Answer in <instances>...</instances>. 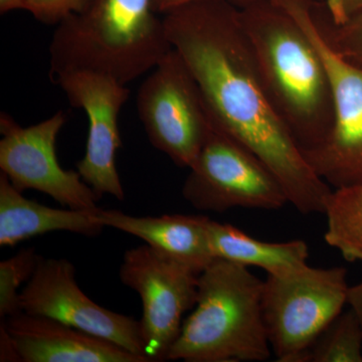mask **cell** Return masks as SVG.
<instances>
[{
    "label": "cell",
    "instance_id": "6da1fadb",
    "mask_svg": "<svg viewBox=\"0 0 362 362\" xmlns=\"http://www.w3.org/2000/svg\"><path fill=\"white\" fill-rule=\"evenodd\" d=\"M166 35L201 92L211 122L270 169L299 213L322 214L332 192L302 153L264 84L230 0H195L163 14Z\"/></svg>",
    "mask_w": 362,
    "mask_h": 362
},
{
    "label": "cell",
    "instance_id": "7a4b0ae2",
    "mask_svg": "<svg viewBox=\"0 0 362 362\" xmlns=\"http://www.w3.org/2000/svg\"><path fill=\"white\" fill-rule=\"evenodd\" d=\"M235 4L274 106L302 153L315 148L329 135L334 120L322 57L303 28L274 0Z\"/></svg>",
    "mask_w": 362,
    "mask_h": 362
},
{
    "label": "cell",
    "instance_id": "3957f363",
    "mask_svg": "<svg viewBox=\"0 0 362 362\" xmlns=\"http://www.w3.org/2000/svg\"><path fill=\"white\" fill-rule=\"evenodd\" d=\"M154 0H94L56 25L49 75L92 70L128 85L156 68L173 49Z\"/></svg>",
    "mask_w": 362,
    "mask_h": 362
},
{
    "label": "cell",
    "instance_id": "277c9868",
    "mask_svg": "<svg viewBox=\"0 0 362 362\" xmlns=\"http://www.w3.org/2000/svg\"><path fill=\"white\" fill-rule=\"evenodd\" d=\"M264 281L247 267L214 259L199 275L197 303L168 361L249 362L270 358L262 309Z\"/></svg>",
    "mask_w": 362,
    "mask_h": 362
},
{
    "label": "cell",
    "instance_id": "5b68a950",
    "mask_svg": "<svg viewBox=\"0 0 362 362\" xmlns=\"http://www.w3.org/2000/svg\"><path fill=\"white\" fill-rule=\"evenodd\" d=\"M343 267L312 268L272 275L264 281L262 309L272 351L279 362H309L322 331L347 304Z\"/></svg>",
    "mask_w": 362,
    "mask_h": 362
},
{
    "label": "cell",
    "instance_id": "8992f818",
    "mask_svg": "<svg viewBox=\"0 0 362 362\" xmlns=\"http://www.w3.org/2000/svg\"><path fill=\"white\" fill-rule=\"evenodd\" d=\"M303 28L329 74L334 120L329 135L303 156L333 188L362 185V66L342 58L328 44L314 13L315 0H274Z\"/></svg>",
    "mask_w": 362,
    "mask_h": 362
},
{
    "label": "cell",
    "instance_id": "52a82bcc",
    "mask_svg": "<svg viewBox=\"0 0 362 362\" xmlns=\"http://www.w3.org/2000/svg\"><path fill=\"white\" fill-rule=\"evenodd\" d=\"M188 169L182 195L199 211L223 214L238 207L273 211L289 204L270 169L213 122L197 160Z\"/></svg>",
    "mask_w": 362,
    "mask_h": 362
},
{
    "label": "cell",
    "instance_id": "ba28073f",
    "mask_svg": "<svg viewBox=\"0 0 362 362\" xmlns=\"http://www.w3.org/2000/svg\"><path fill=\"white\" fill-rule=\"evenodd\" d=\"M137 111L150 143L180 168L197 160L211 127L201 92L175 49L144 78Z\"/></svg>",
    "mask_w": 362,
    "mask_h": 362
},
{
    "label": "cell",
    "instance_id": "9c48e42d",
    "mask_svg": "<svg viewBox=\"0 0 362 362\" xmlns=\"http://www.w3.org/2000/svg\"><path fill=\"white\" fill-rule=\"evenodd\" d=\"M199 275L148 245L124 254L120 279L141 298L139 322L145 356L150 361H168L180 335L182 316L197 303Z\"/></svg>",
    "mask_w": 362,
    "mask_h": 362
},
{
    "label": "cell",
    "instance_id": "30bf717a",
    "mask_svg": "<svg viewBox=\"0 0 362 362\" xmlns=\"http://www.w3.org/2000/svg\"><path fill=\"white\" fill-rule=\"evenodd\" d=\"M66 123L63 111L42 122L23 127L9 115H0V169L20 192L37 190L62 206L96 211V192L78 171L66 170L59 163L56 143Z\"/></svg>",
    "mask_w": 362,
    "mask_h": 362
},
{
    "label": "cell",
    "instance_id": "8fae6325",
    "mask_svg": "<svg viewBox=\"0 0 362 362\" xmlns=\"http://www.w3.org/2000/svg\"><path fill=\"white\" fill-rule=\"evenodd\" d=\"M52 78L71 106L87 115L89 132L85 156L77 163L78 173L99 199L110 194L123 201L125 194L116 156L122 146L119 116L129 99V88L110 75L92 70L63 71Z\"/></svg>",
    "mask_w": 362,
    "mask_h": 362
},
{
    "label": "cell",
    "instance_id": "7c38bea8",
    "mask_svg": "<svg viewBox=\"0 0 362 362\" xmlns=\"http://www.w3.org/2000/svg\"><path fill=\"white\" fill-rule=\"evenodd\" d=\"M20 303L25 313L49 317L149 359L145 356L139 321L92 301L78 287L75 267L68 259L40 256L21 292Z\"/></svg>",
    "mask_w": 362,
    "mask_h": 362
},
{
    "label": "cell",
    "instance_id": "4fadbf2b",
    "mask_svg": "<svg viewBox=\"0 0 362 362\" xmlns=\"http://www.w3.org/2000/svg\"><path fill=\"white\" fill-rule=\"evenodd\" d=\"M25 362H150L115 343L21 311L2 325Z\"/></svg>",
    "mask_w": 362,
    "mask_h": 362
},
{
    "label": "cell",
    "instance_id": "5bb4252c",
    "mask_svg": "<svg viewBox=\"0 0 362 362\" xmlns=\"http://www.w3.org/2000/svg\"><path fill=\"white\" fill-rule=\"evenodd\" d=\"M106 226L139 238L157 251L201 274L214 258L209 246V218L192 214L133 216L117 209H98Z\"/></svg>",
    "mask_w": 362,
    "mask_h": 362
},
{
    "label": "cell",
    "instance_id": "9a60e30c",
    "mask_svg": "<svg viewBox=\"0 0 362 362\" xmlns=\"http://www.w3.org/2000/svg\"><path fill=\"white\" fill-rule=\"evenodd\" d=\"M96 211L54 209L28 199L0 173V247L59 230L94 237L105 228Z\"/></svg>",
    "mask_w": 362,
    "mask_h": 362
},
{
    "label": "cell",
    "instance_id": "2e32d148",
    "mask_svg": "<svg viewBox=\"0 0 362 362\" xmlns=\"http://www.w3.org/2000/svg\"><path fill=\"white\" fill-rule=\"evenodd\" d=\"M207 230L214 259H223L246 267H258L272 275L307 265L309 250L304 240L263 242L235 226L211 218Z\"/></svg>",
    "mask_w": 362,
    "mask_h": 362
},
{
    "label": "cell",
    "instance_id": "e0dca14e",
    "mask_svg": "<svg viewBox=\"0 0 362 362\" xmlns=\"http://www.w3.org/2000/svg\"><path fill=\"white\" fill-rule=\"evenodd\" d=\"M324 214L325 242L349 263L362 261V185L333 188Z\"/></svg>",
    "mask_w": 362,
    "mask_h": 362
},
{
    "label": "cell",
    "instance_id": "ac0fdd59",
    "mask_svg": "<svg viewBox=\"0 0 362 362\" xmlns=\"http://www.w3.org/2000/svg\"><path fill=\"white\" fill-rule=\"evenodd\" d=\"M309 362H362V327L352 309L340 313L319 335Z\"/></svg>",
    "mask_w": 362,
    "mask_h": 362
},
{
    "label": "cell",
    "instance_id": "d6986e66",
    "mask_svg": "<svg viewBox=\"0 0 362 362\" xmlns=\"http://www.w3.org/2000/svg\"><path fill=\"white\" fill-rule=\"evenodd\" d=\"M40 258L33 247L23 249L0 263V317L8 318L21 312V285L28 282Z\"/></svg>",
    "mask_w": 362,
    "mask_h": 362
},
{
    "label": "cell",
    "instance_id": "ffe728a7",
    "mask_svg": "<svg viewBox=\"0 0 362 362\" xmlns=\"http://www.w3.org/2000/svg\"><path fill=\"white\" fill-rule=\"evenodd\" d=\"M314 13L330 47L350 63L362 66V13L340 25H332L326 14L319 13L317 1Z\"/></svg>",
    "mask_w": 362,
    "mask_h": 362
},
{
    "label": "cell",
    "instance_id": "44dd1931",
    "mask_svg": "<svg viewBox=\"0 0 362 362\" xmlns=\"http://www.w3.org/2000/svg\"><path fill=\"white\" fill-rule=\"evenodd\" d=\"M94 0H25V9L40 23L58 25L73 14L84 13Z\"/></svg>",
    "mask_w": 362,
    "mask_h": 362
},
{
    "label": "cell",
    "instance_id": "7402d4cb",
    "mask_svg": "<svg viewBox=\"0 0 362 362\" xmlns=\"http://www.w3.org/2000/svg\"><path fill=\"white\" fill-rule=\"evenodd\" d=\"M326 16L334 25H343L362 13V0H324Z\"/></svg>",
    "mask_w": 362,
    "mask_h": 362
},
{
    "label": "cell",
    "instance_id": "603a6c76",
    "mask_svg": "<svg viewBox=\"0 0 362 362\" xmlns=\"http://www.w3.org/2000/svg\"><path fill=\"white\" fill-rule=\"evenodd\" d=\"M347 304L349 305L350 309H352L356 314L362 327V281L352 287L349 286Z\"/></svg>",
    "mask_w": 362,
    "mask_h": 362
},
{
    "label": "cell",
    "instance_id": "cb8c5ba5",
    "mask_svg": "<svg viewBox=\"0 0 362 362\" xmlns=\"http://www.w3.org/2000/svg\"><path fill=\"white\" fill-rule=\"evenodd\" d=\"M192 1H195V0H154V9H156L157 13L164 14L173 11L176 7ZM230 1L239 2L242 0H230Z\"/></svg>",
    "mask_w": 362,
    "mask_h": 362
},
{
    "label": "cell",
    "instance_id": "d4e9b609",
    "mask_svg": "<svg viewBox=\"0 0 362 362\" xmlns=\"http://www.w3.org/2000/svg\"><path fill=\"white\" fill-rule=\"evenodd\" d=\"M25 0H0V13L6 14L16 11H25Z\"/></svg>",
    "mask_w": 362,
    "mask_h": 362
},
{
    "label": "cell",
    "instance_id": "484cf974",
    "mask_svg": "<svg viewBox=\"0 0 362 362\" xmlns=\"http://www.w3.org/2000/svg\"><path fill=\"white\" fill-rule=\"evenodd\" d=\"M316 1H318V2H323L324 0H316Z\"/></svg>",
    "mask_w": 362,
    "mask_h": 362
}]
</instances>
